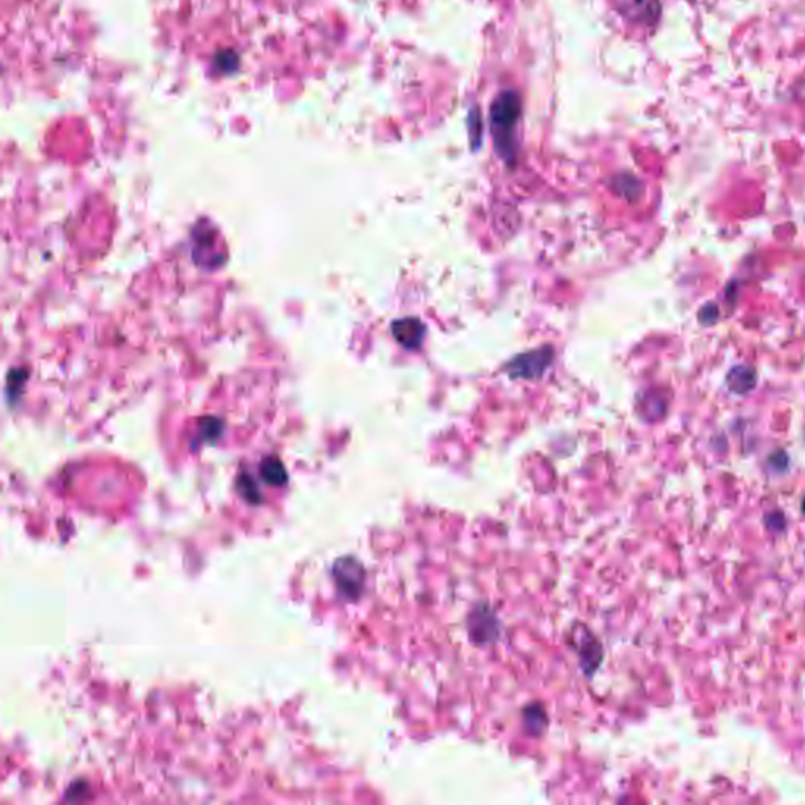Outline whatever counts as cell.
Segmentation results:
<instances>
[{
	"instance_id": "cell-5",
	"label": "cell",
	"mask_w": 805,
	"mask_h": 805,
	"mask_svg": "<svg viewBox=\"0 0 805 805\" xmlns=\"http://www.w3.org/2000/svg\"><path fill=\"white\" fill-rule=\"evenodd\" d=\"M754 370L752 368L736 367L728 373V387L736 393H746L755 386Z\"/></svg>"
},
{
	"instance_id": "cell-1",
	"label": "cell",
	"mask_w": 805,
	"mask_h": 805,
	"mask_svg": "<svg viewBox=\"0 0 805 805\" xmlns=\"http://www.w3.org/2000/svg\"><path fill=\"white\" fill-rule=\"evenodd\" d=\"M521 98L516 91H503L491 106V129L501 156L515 155V129L521 118Z\"/></svg>"
},
{
	"instance_id": "cell-2",
	"label": "cell",
	"mask_w": 805,
	"mask_h": 805,
	"mask_svg": "<svg viewBox=\"0 0 805 805\" xmlns=\"http://www.w3.org/2000/svg\"><path fill=\"white\" fill-rule=\"evenodd\" d=\"M549 357H551V355H549L546 349L528 353V355H522V357H518V359L510 365V373L513 374V376H519V378H534V376H538V374L542 373L543 370L546 368L549 361H551Z\"/></svg>"
},
{
	"instance_id": "cell-4",
	"label": "cell",
	"mask_w": 805,
	"mask_h": 805,
	"mask_svg": "<svg viewBox=\"0 0 805 805\" xmlns=\"http://www.w3.org/2000/svg\"><path fill=\"white\" fill-rule=\"evenodd\" d=\"M631 12L636 20L653 26L661 18V4L659 0H632Z\"/></svg>"
},
{
	"instance_id": "cell-6",
	"label": "cell",
	"mask_w": 805,
	"mask_h": 805,
	"mask_svg": "<svg viewBox=\"0 0 805 805\" xmlns=\"http://www.w3.org/2000/svg\"><path fill=\"white\" fill-rule=\"evenodd\" d=\"M802 510H804V513H805V499H804V502H802Z\"/></svg>"
},
{
	"instance_id": "cell-3",
	"label": "cell",
	"mask_w": 805,
	"mask_h": 805,
	"mask_svg": "<svg viewBox=\"0 0 805 805\" xmlns=\"http://www.w3.org/2000/svg\"><path fill=\"white\" fill-rule=\"evenodd\" d=\"M392 332L395 338L407 348H419L424 337H425V326L415 318L398 320L392 324Z\"/></svg>"
}]
</instances>
